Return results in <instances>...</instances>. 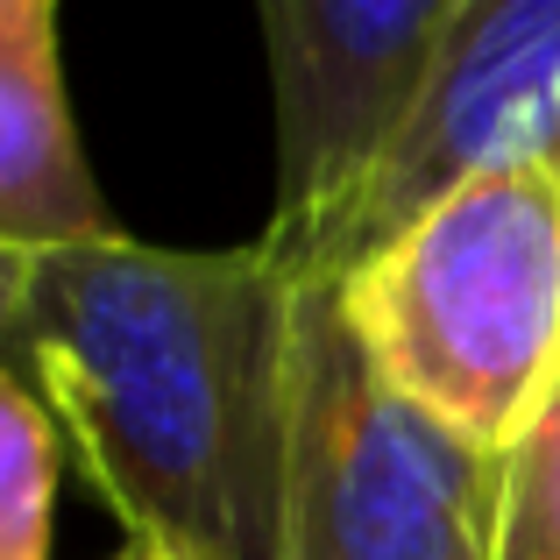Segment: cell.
I'll return each instance as SVG.
<instances>
[{"mask_svg":"<svg viewBox=\"0 0 560 560\" xmlns=\"http://www.w3.org/2000/svg\"><path fill=\"white\" fill-rule=\"evenodd\" d=\"M299 277L248 248L93 234L0 248L8 370L50 405L71 462L136 547L277 560L284 355Z\"/></svg>","mask_w":560,"mask_h":560,"instance_id":"obj_1","label":"cell"},{"mask_svg":"<svg viewBox=\"0 0 560 560\" xmlns=\"http://www.w3.org/2000/svg\"><path fill=\"white\" fill-rule=\"evenodd\" d=\"M376 370L482 454H511L560 397V185L497 156L425 199L341 277Z\"/></svg>","mask_w":560,"mask_h":560,"instance_id":"obj_2","label":"cell"},{"mask_svg":"<svg viewBox=\"0 0 560 560\" xmlns=\"http://www.w3.org/2000/svg\"><path fill=\"white\" fill-rule=\"evenodd\" d=\"M504 454L376 370L341 277H299L284 355L277 560H490Z\"/></svg>","mask_w":560,"mask_h":560,"instance_id":"obj_3","label":"cell"},{"mask_svg":"<svg viewBox=\"0 0 560 560\" xmlns=\"http://www.w3.org/2000/svg\"><path fill=\"white\" fill-rule=\"evenodd\" d=\"M277 107L270 256L291 277H341L362 206L411 142L462 0H256Z\"/></svg>","mask_w":560,"mask_h":560,"instance_id":"obj_4","label":"cell"},{"mask_svg":"<svg viewBox=\"0 0 560 560\" xmlns=\"http://www.w3.org/2000/svg\"><path fill=\"white\" fill-rule=\"evenodd\" d=\"M553 107H560V0H462V28H454V50L440 65V85L411 142L397 150V164L383 171L376 199L362 206L341 277L454 178L497 164V156H525L547 136Z\"/></svg>","mask_w":560,"mask_h":560,"instance_id":"obj_5","label":"cell"},{"mask_svg":"<svg viewBox=\"0 0 560 560\" xmlns=\"http://www.w3.org/2000/svg\"><path fill=\"white\" fill-rule=\"evenodd\" d=\"M121 234L65 93L57 0H0V248Z\"/></svg>","mask_w":560,"mask_h":560,"instance_id":"obj_6","label":"cell"},{"mask_svg":"<svg viewBox=\"0 0 560 560\" xmlns=\"http://www.w3.org/2000/svg\"><path fill=\"white\" fill-rule=\"evenodd\" d=\"M65 433L22 376H0V560H50Z\"/></svg>","mask_w":560,"mask_h":560,"instance_id":"obj_7","label":"cell"},{"mask_svg":"<svg viewBox=\"0 0 560 560\" xmlns=\"http://www.w3.org/2000/svg\"><path fill=\"white\" fill-rule=\"evenodd\" d=\"M490 560H560V397L504 454Z\"/></svg>","mask_w":560,"mask_h":560,"instance_id":"obj_8","label":"cell"},{"mask_svg":"<svg viewBox=\"0 0 560 560\" xmlns=\"http://www.w3.org/2000/svg\"><path fill=\"white\" fill-rule=\"evenodd\" d=\"M533 156H547V171H553V185H560V107H553V121H547V136L533 142Z\"/></svg>","mask_w":560,"mask_h":560,"instance_id":"obj_9","label":"cell"},{"mask_svg":"<svg viewBox=\"0 0 560 560\" xmlns=\"http://www.w3.org/2000/svg\"><path fill=\"white\" fill-rule=\"evenodd\" d=\"M107 560H171V553H156V547H136V539H128L121 553H107Z\"/></svg>","mask_w":560,"mask_h":560,"instance_id":"obj_10","label":"cell"}]
</instances>
